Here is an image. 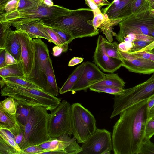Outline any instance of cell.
<instances>
[{
  "instance_id": "cell-1",
  "label": "cell",
  "mask_w": 154,
  "mask_h": 154,
  "mask_svg": "<svg viewBox=\"0 0 154 154\" xmlns=\"http://www.w3.org/2000/svg\"><path fill=\"white\" fill-rule=\"evenodd\" d=\"M148 98L128 107L119 115L113 127L112 135L114 154H138L149 118Z\"/></svg>"
},
{
  "instance_id": "cell-2",
  "label": "cell",
  "mask_w": 154,
  "mask_h": 154,
  "mask_svg": "<svg viewBox=\"0 0 154 154\" xmlns=\"http://www.w3.org/2000/svg\"><path fill=\"white\" fill-rule=\"evenodd\" d=\"M94 17L93 11L90 8H82L70 10L67 14L57 18L42 21L45 25L65 31L75 39L99 34V29L95 30L90 22Z\"/></svg>"
},
{
  "instance_id": "cell-3",
  "label": "cell",
  "mask_w": 154,
  "mask_h": 154,
  "mask_svg": "<svg viewBox=\"0 0 154 154\" xmlns=\"http://www.w3.org/2000/svg\"><path fill=\"white\" fill-rule=\"evenodd\" d=\"M0 85L2 96L12 97L23 105L42 106L52 112L61 102V99L43 90L7 82H0Z\"/></svg>"
},
{
  "instance_id": "cell-4",
  "label": "cell",
  "mask_w": 154,
  "mask_h": 154,
  "mask_svg": "<svg viewBox=\"0 0 154 154\" xmlns=\"http://www.w3.org/2000/svg\"><path fill=\"white\" fill-rule=\"evenodd\" d=\"M146 1L136 11L121 20L118 24L119 30L116 38L117 40L129 33L150 35L154 27V13Z\"/></svg>"
},
{
  "instance_id": "cell-5",
  "label": "cell",
  "mask_w": 154,
  "mask_h": 154,
  "mask_svg": "<svg viewBox=\"0 0 154 154\" xmlns=\"http://www.w3.org/2000/svg\"><path fill=\"white\" fill-rule=\"evenodd\" d=\"M42 106L31 107L28 121L23 126L25 138L28 146L39 145L50 137L48 131L50 114Z\"/></svg>"
},
{
  "instance_id": "cell-6",
  "label": "cell",
  "mask_w": 154,
  "mask_h": 154,
  "mask_svg": "<svg viewBox=\"0 0 154 154\" xmlns=\"http://www.w3.org/2000/svg\"><path fill=\"white\" fill-rule=\"evenodd\" d=\"M154 94V73L145 82L132 87L125 89L121 94L114 95L112 119L123 111Z\"/></svg>"
},
{
  "instance_id": "cell-7",
  "label": "cell",
  "mask_w": 154,
  "mask_h": 154,
  "mask_svg": "<svg viewBox=\"0 0 154 154\" xmlns=\"http://www.w3.org/2000/svg\"><path fill=\"white\" fill-rule=\"evenodd\" d=\"M70 10L61 6L54 5L48 6L43 2L34 9L0 14V21H6L11 25L14 23L35 19L43 20L53 19L67 14Z\"/></svg>"
},
{
  "instance_id": "cell-8",
  "label": "cell",
  "mask_w": 154,
  "mask_h": 154,
  "mask_svg": "<svg viewBox=\"0 0 154 154\" xmlns=\"http://www.w3.org/2000/svg\"><path fill=\"white\" fill-rule=\"evenodd\" d=\"M71 119L72 134L78 143L85 142L97 129L94 117L80 103L71 105Z\"/></svg>"
},
{
  "instance_id": "cell-9",
  "label": "cell",
  "mask_w": 154,
  "mask_h": 154,
  "mask_svg": "<svg viewBox=\"0 0 154 154\" xmlns=\"http://www.w3.org/2000/svg\"><path fill=\"white\" fill-rule=\"evenodd\" d=\"M71 114V105L65 100L50 114L48 131L50 138H57L65 134H72Z\"/></svg>"
},
{
  "instance_id": "cell-10",
  "label": "cell",
  "mask_w": 154,
  "mask_h": 154,
  "mask_svg": "<svg viewBox=\"0 0 154 154\" xmlns=\"http://www.w3.org/2000/svg\"><path fill=\"white\" fill-rule=\"evenodd\" d=\"M79 154H110L113 150L111 133L106 129H97L94 134L82 143Z\"/></svg>"
},
{
  "instance_id": "cell-11",
  "label": "cell",
  "mask_w": 154,
  "mask_h": 154,
  "mask_svg": "<svg viewBox=\"0 0 154 154\" xmlns=\"http://www.w3.org/2000/svg\"><path fill=\"white\" fill-rule=\"evenodd\" d=\"M33 41L35 50V62L34 78L31 81L45 91L47 83L46 69L50 57L48 46L40 38Z\"/></svg>"
},
{
  "instance_id": "cell-12",
  "label": "cell",
  "mask_w": 154,
  "mask_h": 154,
  "mask_svg": "<svg viewBox=\"0 0 154 154\" xmlns=\"http://www.w3.org/2000/svg\"><path fill=\"white\" fill-rule=\"evenodd\" d=\"M21 45V62L26 78L31 80L34 77L35 50L33 41L28 34L16 30Z\"/></svg>"
},
{
  "instance_id": "cell-13",
  "label": "cell",
  "mask_w": 154,
  "mask_h": 154,
  "mask_svg": "<svg viewBox=\"0 0 154 154\" xmlns=\"http://www.w3.org/2000/svg\"><path fill=\"white\" fill-rule=\"evenodd\" d=\"M104 38L99 35L93 56L94 60L100 69L105 72L113 73L122 66L119 59L111 57L107 54L105 48Z\"/></svg>"
},
{
  "instance_id": "cell-14",
  "label": "cell",
  "mask_w": 154,
  "mask_h": 154,
  "mask_svg": "<svg viewBox=\"0 0 154 154\" xmlns=\"http://www.w3.org/2000/svg\"><path fill=\"white\" fill-rule=\"evenodd\" d=\"M122 62V66L129 71L144 74L154 73V62L137 57L132 54L122 51L118 49Z\"/></svg>"
},
{
  "instance_id": "cell-15",
  "label": "cell",
  "mask_w": 154,
  "mask_h": 154,
  "mask_svg": "<svg viewBox=\"0 0 154 154\" xmlns=\"http://www.w3.org/2000/svg\"><path fill=\"white\" fill-rule=\"evenodd\" d=\"M105 75L94 64L89 61L86 62L84 69L79 79L73 87L72 92L74 93L81 90L86 91L93 84L103 79Z\"/></svg>"
},
{
  "instance_id": "cell-16",
  "label": "cell",
  "mask_w": 154,
  "mask_h": 154,
  "mask_svg": "<svg viewBox=\"0 0 154 154\" xmlns=\"http://www.w3.org/2000/svg\"><path fill=\"white\" fill-rule=\"evenodd\" d=\"M11 25L19 30L27 33L32 39L34 38H43L49 42L52 41L47 32L43 28L44 24L42 20L35 19L27 21L15 22Z\"/></svg>"
},
{
  "instance_id": "cell-17",
  "label": "cell",
  "mask_w": 154,
  "mask_h": 154,
  "mask_svg": "<svg viewBox=\"0 0 154 154\" xmlns=\"http://www.w3.org/2000/svg\"><path fill=\"white\" fill-rule=\"evenodd\" d=\"M69 136L68 134H65L57 138H50L38 145L44 149L45 152L65 151L71 143L76 140L74 137L71 138Z\"/></svg>"
},
{
  "instance_id": "cell-18",
  "label": "cell",
  "mask_w": 154,
  "mask_h": 154,
  "mask_svg": "<svg viewBox=\"0 0 154 154\" xmlns=\"http://www.w3.org/2000/svg\"><path fill=\"white\" fill-rule=\"evenodd\" d=\"M4 48L18 62L21 59V45L16 31L11 29L5 41Z\"/></svg>"
},
{
  "instance_id": "cell-19",
  "label": "cell",
  "mask_w": 154,
  "mask_h": 154,
  "mask_svg": "<svg viewBox=\"0 0 154 154\" xmlns=\"http://www.w3.org/2000/svg\"><path fill=\"white\" fill-rule=\"evenodd\" d=\"M85 64L86 62H84L75 68L60 89V94H63L72 91L73 87L79 79Z\"/></svg>"
},
{
  "instance_id": "cell-20",
  "label": "cell",
  "mask_w": 154,
  "mask_h": 154,
  "mask_svg": "<svg viewBox=\"0 0 154 154\" xmlns=\"http://www.w3.org/2000/svg\"><path fill=\"white\" fill-rule=\"evenodd\" d=\"M47 83L45 91L57 97L59 91L57 85L53 69L52 61L50 57L48 59L46 69Z\"/></svg>"
},
{
  "instance_id": "cell-21",
  "label": "cell",
  "mask_w": 154,
  "mask_h": 154,
  "mask_svg": "<svg viewBox=\"0 0 154 154\" xmlns=\"http://www.w3.org/2000/svg\"><path fill=\"white\" fill-rule=\"evenodd\" d=\"M125 82L117 73H110L106 74L102 80L93 84V86H103L123 88Z\"/></svg>"
},
{
  "instance_id": "cell-22",
  "label": "cell",
  "mask_w": 154,
  "mask_h": 154,
  "mask_svg": "<svg viewBox=\"0 0 154 154\" xmlns=\"http://www.w3.org/2000/svg\"><path fill=\"white\" fill-rule=\"evenodd\" d=\"M0 76L2 78L11 76H17L26 78L21 61L0 68Z\"/></svg>"
},
{
  "instance_id": "cell-23",
  "label": "cell",
  "mask_w": 154,
  "mask_h": 154,
  "mask_svg": "<svg viewBox=\"0 0 154 154\" xmlns=\"http://www.w3.org/2000/svg\"><path fill=\"white\" fill-rule=\"evenodd\" d=\"M19 126L15 115L8 112L0 105V128L11 129Z\"/></svg>"
},
{
  "instance_id": "cell-24",
  "label": "cell",
  "mask_w": 154,
  "mask_h": 154,
  "mask_svg": "<svg viewBox=\"0 0 154 154\" xmlns=\"http://www.w3.org/2000/svg\"><path fill=\"white\" fill-rule=\"evenodd\" d=\"M132 0H114L103 10V13H106L108 18L112 20Z\"/></svg>"
},
{
  "instance_id": "cell-25",
  "label": "cell",
  "mask_w": 154,
  "mask_h": 154,
  "mask_svg": "<svg viewBox=\"0 0 154 154\" xmlns=\"http://www.w3.org/2000/svg\"><path fill=\"white\" fill-rule=\"evenodd\" d=\"M1 78L0 82H1L13 83L24 87L43 91L41 88L34 82L26 78L17 76Z\"/></svg>"
},
{
  "instance_id": "cell-26",
  "label": "cell",
  "mask_w": 154,
  "mask_h": 154,
  "mask_svg": "<svg viewBox=\"0 0 154 154\" xmlns=\"http://www.w3.org/2000/svg\"><path fill=\"white\" fill-rule=\"evenodd\" d=\"M16 101L17 108L15 114L16 117L19 125L24 126L28 120L32 106L23 105L18 103L16 100Z\"/></svg>"
},
{
  "instance_id": "cell-27",
  "label": "cell",
  "mask_w": 154,
  "mask_h": 154,
  "mask_svg": "<svg viewBox=\"0 0 154 154\" xmlns=\"http://www.w3.org/2000/svg\"><path fill=\"white\" fill-rule=\"evenodd\" d=\"M121 21L119 20H105L100 26L99 28L105 35L107 39L110 42L113 40V36H116L117 34L113 30V27L118 24Z\"/></svg>"
},
{
  "instance_id": "cell-28",
  "label": "cell",
  "mask_w": 154,
  "mask_h": 154,
  "mask_svg": "<svg viewBox=\"0 0 154 154\" xmlns=\"http://www.w3.org/2000/svg\"><path fill=\"white\" fill-rule=\"evenodd\" d=\"M42 3V0H19L16 9L14 11H25L34 9Z\"/></svg>"
},
{
  "instance_id": "cell-29",
  "label": "cell",
  "mask_w": 154,
  "mask_h": 154,
  "mask_svg": "<svg viewBox=\"0 0 154 154\" xmlns=\"http://www.w3.org/2000/svg\"><path fill=\"white\" fill-rule=\"evenodd\" d=\"M104 46L105 50L107 55L112 58L121 60V57L118 52V44L116 42H110L104 38Z\"/></svg>"
},
{
  "instance_id": "cell-30",
  "label": "cell",
  "mask_w": 154,
  "mask_h": 154,
  "mask_svg": "<svg viewBox=\"0 0 154 154\" xmlns=\"http://www.w3.org/2000/svg\"><path fill=\"white\" fill-rule=\"evenodd\" d=\"M89 88L95 92L105 93L114 95L122 94L125 89L123 88L99 85H91Z\"/></svg>"
},
{
  "instance_id": "cell-31",
  "label": "cell",
  "mask_w": 154,
  "mask_h": 154,
  "mask_svg": "<svg viewBox=\"0 0 154 154\" xmlns=\"http://www.w3.org/2000/svg\"><path fill=\"white\" fill-rule=\"evenodd\" d=\"M0 105L9 113L15 114L17 111L16 101L13 98L8 97L0 102Z\"/></svg>"
},
{
  "instance_id": "cell-32",
  "label": "cell",
  "mask_w": 154,
  "mask_h": 154,
  "mask_svg": "<svg viewBox=\"0 0 154 154\" xmlns=\"http://www.w3.org/2000/svg\"><path fill=\"white\" fill-rule=\"evenodd\" d=\"M9 23L0 21V49L4 48V46L8 34L11 30Z\"/></svg>"
},
{
  "instance_id": "cell-33",
  "label": "cell",
  "mask_w": 154,
  "mask_h": 154,
  "mask_svg": "<svg viewBox=\"0 0 154 154\" xmlns=\"http://www.w3.org/2000/svg\"><path fill=\"white\" fill-rule=\"evenodd\" d=\"M43 28L48 34L52 42L57 46H61L68 43L63 40L59 35L53 30L51 27L44 25Z\"/></svg>"
},
{
  "instance_id": "cell-34",
  "label": "cell",
  "mask_w": 154,
  "mask_h": 154,
  "mask_svg": "<svg viewBox=\"0 0 154 154\" xmlns=\"http://www.w3.org/2000/svg\"><path fill=\"white\" fill-rule=\"evenodd\" d=\"M0 154H20V152L0 138Z\"/></svg>"
},
{
  "instance_id": "cell-35",
  "label": "cell",
  "mask_w": 154,
  "mask_h": 154,
  "mask_svg": "<svg viewBox=\"0 0 154 154\" xmlns=\"http://www.w3.org/2000/svg\"><path fill=\"white\" fill-rule=\"evenodd\" d=\"M138 154H154V144L150 139L144 141L141 146Z\"/></svg>"
},
{
  "instance_id": "cell-36",
  "label": "cell",
  "mask_w": 154,
  "mask_h": 154,
  "mask_svg": "<svg viewBox=\"0 0 154 154\" xmlns=\"http://www.w3.org/2000/svg\"><path fill=\"white\" fill-rule=\"evenodd\" d=\"M154 135V119L152 117L149 118L146 123L143 142L150 139Z\"/></svg>"
},
{
  "instance_id": "cell-37",
  "label": "cell",
  "mask_w": 154,
  "mask_h": 154,
  "mask_svg": "<svg viewBox=\"0 0 154 154\" xmlns=\"http://www.w3.org/2000/svg\"><path fill=\"white\" fill-rule=\"evenodd\" d=\"M20 132L15 136V141L21 150L29 147L25 138L23 127L22 126Z\"/></svg>"
},
{
  "instance_id": "cell-38",
  "label": "cell",
  "mask_w": 154,
  "mask_h": 154,
  "mask_svg": "<svg viewBox=\"0 0 154 154\" xmlns=\"http://www.w3.org/2000/svg\"><path fill=\"white\" fill-rule=\"evenodd\" d=\"M45 151L38 145H32L21 150V154H42Z\"/></svg>"
},
{
  "instance_id": "cell-39",
  "label": "cell",
  "mask_w": 154,
  "mask_h": 154,
  "mask_svg": "<svg viewBox=\"0 0 154 154\" xmlns=\"http://www.w3.org/2000/svg\"><path fill=\"white\" fill-rule=\"evenodd\" d=\"M109 19L106 18L103 14L101 12L94 15L92 20H91L92 24L93 26L94 29L97 30L101 24L105 20Z\"/></svg>"
},
{
  "instance_id": "cell-40",
  "label": "cell",
  "mask_w": 154,
  "mask_h": 154,
  "mask_svg": "<svg viewBox=\"0 0 154 154\" xmlns=\"http://www.w3.org/2000/svg\"><path fill=\"white\" fill-rule=\"evenodd\" d=\"M151 42L144 41H135L132 42V47L130 51L131 53L138 51L150 44Z\"/></svg>"
},
{
  "instance_id": "cell-41",
  "label": "cell",
  "mask_w": 154,
  "mask_h": 154,
  "mask_svg": "<svg viewBox=\"0 0 154 154\" xmlns=\"http://www.w3.org/2000/svg\"><path fill=\"white\" fill-rule=\"evenodd\" d=\"M52 28L54 31L57 33L61 38L66 43L69 44L74 39L72 35L67 32L58 29Z\"/></svg>"
},
{
  "instance_id": "cell-42",
  "label": "cell",
  "mask_w": 154,
  "mask_h": 154,
  "mask_svg": "<svg viewBox=\"0 0 154 154\" xmlns=\"http://www.w3.org/2000/svg\"><path fill=\"white\" fill-rule=\"evenodd\" d=\"M130 53L136 57L142 58L154 62V54L150 52L137 51Z\"/></svg>"
},
{
  "instance_id": "cell-43",
  "label": "cell",
  "mask_w": 154,
  "mask_h": 154,
  "mask_svg": "<svg viewBox=\"0 0 154 154\" xmlns=\"http://www.w3.org/2000/svg\"><path fill=\"white\" fill-rule=\"evenodd\" d=\"M19 0H11L8 2L5 6L0 14L9 13L15 11Z\"/></svg>"
},
{
  "instance_id": "cell-44",
  "label": "cell",
  "mask_w": 154,
  "mask_h": 154,
  "mask_svg": "<svg viewBox=\"0 0 154 154\" xmlns=\"http://www.w3.org/2000/svg\"><path fill=\"white\" fill-rule=\"evenodd\" d=\"M0 138L13 147L21 154V150L14 139L8 138L2 131L0 130Z\"/></svg>"
},
{
  "instance_id": "cell-45",
  "label": "cell",
  "mask_w": 154,
  "mask_h": 154,
  "mask_svg": "<svg viewBox=\"0 0 154 154\" xmlns=\"http://www.w3.org/2000/svg\"><path fill=\"white\" fill-rule=\"evenodd\" d=\"M146 0H132L128 5L132 14L136 11L145 3Z\"/></svg>"
},
{
  "instance_id": "cell-46",
  "label": "cell",
  "mask_w": 154,
  "mask_h": 154,
  "mask_svg": "<svg viewBox=\"0 0 154 154\" xmlns=\"http://www.w3.org/2000/svg\"><path fill=\"white\" fill-rule=\"evenodd\" d=\"M68 43H66L61 46H54L52 48L53 56H58L62 53L66 52L68 49Z\"/></svg>"
},
{
  "instance_id": "cell-47",
  "label": "cell",
  "mask_w": 154,
  "mask_h": 154,
  "mask_svg": "<svg viewBox=\"0 0 154 154\" xmlns=\"http://www.w3.org/2000/svg\"><path fill=\"white\" fill-rule=\"evenodd\" d=\"M86 4L93 11L94 15L102 12L100 8L96 6L91 0H85Z\"/></svg>"
},
{
  "instance_id": "cell-48",
  "label": "cell",
  "mask_w": 154,
  "mask_h": 154,
  "mask_svg": "<svg viewBox=\"0 0 154 154\" xmlns=\"http://www.w3.org/2000/svg\"><path fill=\"white\" fill-rule=\"evenodd\" d=\"M6 51L5 48L0 49V68L7 66L5 61V54Z\"/></svg>"
},
{
  "instance_id": "cell-49",
  "label": "cell",
  "mask_w": 154,
  "mask_h": 154,
  "mask_svg": "<svg viewBox=\"0 0 154 154\" xmlns=\"http://www.w3.org/2000/svg\"><path fill=\"white\" fill-rule=\"evenodd\" d=\"M5 61L7 66L15 64L19 62L7 51L5 54Z\"/></svg>"
},
{
  "instance_id": "cell-50",
  "label": "cell",
  "mask_w": 154,
  "mask_h": 154,
  "mask_svg": "<svg viewBox=\"0 0 154 154\" xmlns=\"http://www.w3.org/2000/svg\"><path fill=\"white\" fill-rule=\"evenodd\" d=\"M83 58L82 57H74L72 58L69 61L68 66H73L77 65L83 61Z\"/></svg>"
},
{
  "instance_id": "cell-51",
  "label": "cell",
  "mask_w": 154,
  "mask_h": 154,
  "mask_svg": "<svg viewBox=\"0 0 154 154\" xmlns=\"http://www.w3.org/2000/svg\"><path fill=\"white\" fill-rule=\"evenodd\" d=\"M98 8H100L102 6L109 5L111 4L107 0H91Z\"/></svg>"
},
{
  "instance_id": "cell-52",
  "label": "cell",
  "mask_w": 154,
  "mask_h": 154,
  "mask_svg": "<svg viewBox=\"0 0 154 154\" xmlns=\"http://www.w3.org/2000/svg\"><path fill=\"white\" fill-rule=\"evenodd\" d=\"M154 106V94L148 98L147 100V107L149 110Z\"/></svg>"
},
{
  "instance_id": "cell-53",
  "label": "cell",
  "mask_w": 154,
  "mask_h": 154,
  "mask_svg": "<svg viewBox=\"0 0 154 154\" xmlns=\"http://www.w3.org/2000/svg\"><path fill=\"white\" fill-rule=\"evenodd\" d=\"M66 154L65 151H52L43 152L42 154Z\"/></svg>"
},
{
  "instance_id": "cell-54",
  "label": "cell",
  "mask_w": 154,
  "mask_h": 154,
  "mask_svg": "<svg viewBox=\"0 0 154 154\" xmlns=\"http://www.w3.org/2000/svg\"><path fill=\"white\" fill-rule=\"evenodd\" d=\"M154 48V41L151 43L146 47L143 48L138 51H146L149 52L151 50Z\"/></svg>"
},
{
  "instance_id": "cell-55",
  "label": "cell",
  "mask_w": 154,
  "mask_h": 154,
  "mask_svg": "<svg viewBox=\"0 0 154 154\" xmlns=\"http://www.w3.org/2000/svg\"><path fill=\"white\" fill-rule=\"evenodd\" d=\"M11 0H0V12L3 10L7 3Z\"/></svg>"
},
{
  "instance_id": "cell-56",
  "label": "cell",
  "mask_w": 154,
  "mask_h": 154,
  "mask_svg": "<svg viewBox=\"0 0 154 154\" xmlns=\"http://www.w3.org/2000/svg\"><path fill=\"white\" fill-rule=\"evenodd\" d=\"M43 3L48 6H52L54 5L52 0H42Z\"/></svg>"
},
{
  "instance_id": "cell-57",
  "label": "cell",
  "mask_w": 154,
  "mask_h": 154,
  "mask_svg": "<svg viewBox=\"0 0 154 154\" xmlns=\"http://www.w3.org/2000/svg\"><path fill=\"white\" fill-rule=\"evenodd\" d=\"M154 116V106L149 110V118L153 117Z\"/></svg>"
},
{
  "instance_id": "cell-58",
  "label": "cell",
  "mask_w": 154,
  "mask_h": 154,
  "mask_svg": "<svg viewBox=\"0 0 154 154\" xmlns=\"http://www.w3.org/2000/svg\"><path fill=\"white\" fill-rule=\"evenodd\" d=\"M150 35L154 38V27H152L151 30Z\"/></svg>"
},
{
  "instance_id": "cell-59",
  "label": "cell",
  "mask_w": 154,
  "mask_h": 154,
  "mask_svg": "<svg viewBox=\"0 0 154 154\" xmlns=\"http://www.w3.org/2000/svg\"><path fill=\"white\" fill-rule=\"evenodd\" d=\"M147 1L149 4H150L151 6H152L154 2V0H146Z\"/></svg>"
},
{
  "instance_id": "cell-60",
  "label": "cell",
  "mask_w": 154,
  "mask_h": 154,
  "mask_svg": "<svg viewBox=\"0 0 154 154\" xmlns=\"http://www.w3.org/2000/svg\"><path fill=\"white\" fill-rule=\"evenodd\" d=\"M149 52H152L154 54V48L151 50Z\"/></svg>"
},
{
  "instance_id": "cell-61",
  "label": "cell",
  "mask_w": 154,
  "mask_h": 154,
  "mask_svg": "<svg viewBox=\"0 0 154 154\" xmlns=\"http://www.w3.org/2000/svg\"><path fill=\"white\" fill-rule=\"evenodd\" d=\"M152 9H154V2L153 4L152 5Z\"/></svg>"
},
{
  "instance_id": "cell-62",
  "label": "cell",
  "mask_w": 154,
  "mask_h": 154,
  "mask_svg": "<svg viewBox=\"0 0 154 154\" xmlns=\"http://www.w3.org/2000/svg\"><path fill=\"white\" fill-rule=\"evenodd\" d=\"M152 118H153V119H154V116Z\"/></svg>"
}]
</instances>
